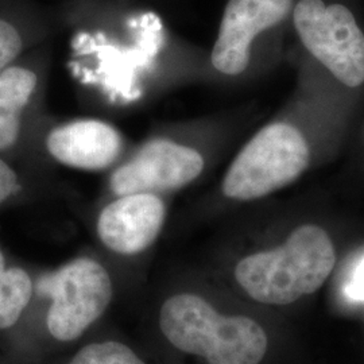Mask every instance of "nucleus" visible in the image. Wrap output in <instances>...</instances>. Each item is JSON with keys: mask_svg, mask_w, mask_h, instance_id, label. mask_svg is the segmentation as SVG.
I'll use <instances>...</instances> for the list:
<instances>
[{"mask_svg": "<svg viewBox=\"0 0 364 364\" xmlns=\"http://www.w3.org/2000/svg\"><path fill=\"white\" fill-rule=\"evenodd\" d=\"M335 263L336 251L326 230L304 224L284 245L239 260L235 279L260 304L289 305L323 287Z\"/></svg>", "mask_w": 364, "mask_h": 364, "instance_id": "f257e3e1", "label": "nucleus"}, {"mask_svg": "<svg viewBox=\"0 0 364 364\" xmlns=\"http://www.w3.org/2000/svg\"><path fill=\"white\" fill-rule=\"evenodd\" d=\"M159 329L178 351L208 364H259L267 352V335L246 316H224L193 293H178L159 311Z\"/></svg>", "mask_w": 364, "mask_h": 364, "instance_id": "f03ea898", "label": "nucleus"}, {"mask_svg": "<svg viewBox=\"0 0 364 364\" xmlns=\"http://www.w3.org/2000/svg\"><path fill=\"white\" fill-rule=\"evenodd\" d=\"M309 162V146L296 127L282 122L264 126L228 166L221 193L235 201L258 200L296 181Z\"/></svg>", "mask_w": 364, "mask_h": 364, "instance_id": "7ed1b4c3", "label": "nucleus"}, {"mask_svg": "<svg viewBox=\"0 0 364 364\" xmlns=\"http://www.w3.org/2000/svg\"><path fill=\"white\" fill-rule=\"evenodd\" d=\"M205 166V156L197 146L183 141L170 126L162 127L108 171L107 191L112 197L136 192L165 196L198 180Z\"/></svg>", "mask_w": 364, "mask_h": 364, "instance_id": "20e7f679", "label": "nucleus"}, {"mask_svg": "<svg viewBox=\"0 0 364 364\" xmlns=\"http://www.w3.org/2000/svg\"><path fill=\"white\" fill-rule=\"evenodd\" d=\"M38 49L0 70V156L30 168L37 135L48 119L50 58Z\"/></svg>", "mask_w": 364, "mask_h": 364, "instance_id": "39448f33", "label": "nucleus"}, {"mask_svg": "<svg viewBox=\"0 0 364 364\" xmlns=\"http://www.w3.org/2000/svg\"><path fill=\"white\" fill-rule=\"evenodd\" d=\"M39 290L52 299L46 326L63 343L80 338L103 316L114 297L111 275L99 260L80 257L43 277Z\"/></svg>", "mask_w": 364, "mask_h": 364, "instance_id": "423d86ee", "label": "nucleus"}, {"mask_svg": "<svg viewBox=\"0 0 364 364\" xmlns=\"http://www.w3.org/2000/svg\"><path fill=\"white\" fill-rule=\"evenodd\" d=\"M293 19L304 46L340 82L364 84V34L346 6L299 0Z\"/></svg>", "mask_w": 364, "mask_h": 364, "instance_id": "0eeeda50", "label": "nucleus"}, {"mask_svg": "<svg viewBox=\"0 0 364 364\" xmlns=\"http://www.w3.org/2000/svg\"><path fill=\"white\" fill-rule=\"evenodd\" d=\"M130 151L124 134L115 124L97 117H77L52 122L41 127L31 156H38L68 169L103 173L111 171Z\"/></svg>", "mask_w": 364, "mask_h": 364, "instance_id": "6e6552de", "label": "nucleus"}, {"mask_svg": "<svg viewBox=\"0 0 364 364\" xmlns=\"http://www.w3.org/2000/svg\"><path fill=\"white\" fill-rule=\"evenodd\" d=\"M168 218L165 197L136 192L112 197L97 215L96 234L100 243L122 257H135L151 247Z\"/></svg>", "mask_w": 364, "mask_h": 364, "instance_id": "1a4fd4ad", "label": "nucleus"}, {"mask_svg": "<svg viewBox=\"0 0 364 364\" xmlns=\"http://www.w3.org/2000/svg\"><path fill=\"white\" fill-rule=\"evenodd\" d=\"M290 7L291 0H228L210 53L213 69L228 77L245 73L255 38L284 21Z\"/></svg>", "mask_w": 364, "mask_h": 364, "instance_id": "9d476101", "label": "nucleus"}, {"mask_svg": "<svg viewBox=\"0 0 364 364\" xmlns=\"http://www.w3.org/2000/svg\"><path fill=\"white\" fill-rule=\"evenodd\" d=\"M38 33L18 7L0 9V70L38 46Z\"/></svg>", "mask_w": 364, "mask_h": 364, "instance_id": "9b49d317", "label": "nucleus"}, {"mask_svg": "<svg viewBox=\"0 0 364 364\" xmlns=\"http://www.w3.org/2000/svg\"><path fill=\"white\" fill-rule=\"evenodd\" d=\"M33 294V281L21 267L0 269V329L11 328L21 318Z\"/></svg>", "mask_w": 364, "mask_h": 364, "instance_id": "f8f14e48", "label": "nucleus"}, {"mask_svg": "<svg viewBox=\"0 0 364 364\" xmlns=\"http://www.w3.org/2000/svg\"><path fill=\"white\" fill-rule=\"evenodd\" d=\"M70 364H146L123 343L99 341L82 347Z\"/></svg>", "mask_w": 364, "mask_h": 364, "instance_id": "ddd939ff", "label": "nucleus"}, {"mask_svg": "<svg viewBox=\"0 0 364 364\" xmlns=\"http://www.w3.org/2000/svg\"><path fill=\"white\" fill-rule=\"evenodd\" d=\"M26 168L0 156V205L16 198L26 189V176L22 173Z\"/></svg>", "mask_w": 364, "mask_h": 364, "instance_id": "4468645a", "label": "nucleus"}, {"mask_svg": "<svg viewBox=\"0 0 364 364\" xmlns=\"http://www.w3.org/2000/svg\"><path fill=\"white\" fill-rule=\"evenodd\" d=\"M344 294L351 301L364 302V257L355 267L350 281L346 284Z\"/></svg>", "mask_w": 364, "mask_h": 364, "instance_id": "2eb2a0df", "label": "nucleus"}]
</instances>
